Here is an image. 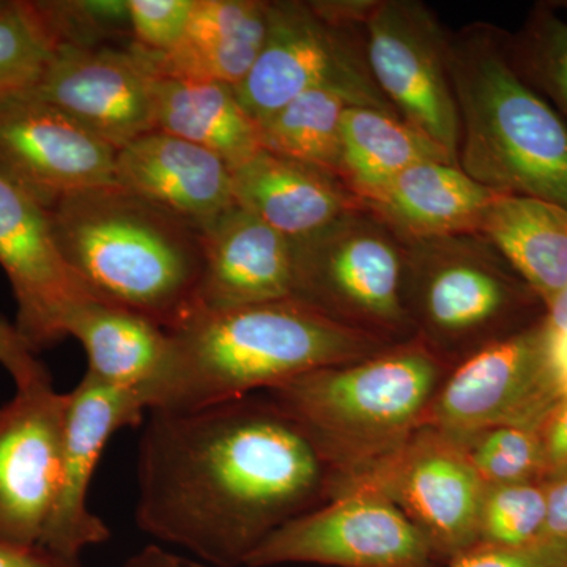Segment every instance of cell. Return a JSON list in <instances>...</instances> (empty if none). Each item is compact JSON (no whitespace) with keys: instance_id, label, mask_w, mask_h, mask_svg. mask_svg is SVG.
Listing matches in <instances>:
<instances>
[{"instance_id":"33","label":"cell","mask_w":567,"mask_h":567,"mask_svg":"<svg viewBox=\"0 0 567 567\" xmlns=\"http://www.w3.org/2000/svg\"><path fill=\"white\" fill-rule=\"evenodd\" d=\"M196 0H128L132 47L145 55L173 50L188 28Z\"/></svg>"},{"instance_id":"31","label":"cell","mask_w":567,"mask_h":567,"mask_svg":"<svg viewBox=\"0 0 567 567\" xmlns=\"http://www.w3.org/2000/svg\"><path fill=\"white\" fill-rule=\"evenodd\" d=\"M547 498L544 480L487 486L480 517V543L522 547L543 539Z\"/></svg>"},{"instance_id":"23","label":"cell","mask_w":567,"mask_h":567,"mask_svg":"<svg viewBox=\"0 0 567 567\" xmlns=\"http://www.w3.org/2000/svg\"><path fill=\"white\" fill-rule=\"evenodd\" d=\"M496 193L457 166L443 162L415 164L365 203L404 244L480 233Z\"/></svg>"},{"instance_id":"25","label":"cell","mask_w":567,"mask_h":567,"mask_svg":"<svg viewBox=\"0 0 567 567\" xmlns=\"http://www.w3.org/2000/svg\"><path fill=\"white\" fill-rule=\"evenodd\" d=\"M155 125L156 132L215 153L233 171L262 151L259 123L234 89L219 82L158 76Z\"/></svg>"},{"instance_id":"14","label":"cell","mask_w":567,"mask_h":567,"mask_svg":"<svg viewBox=\"0 0 567 567\" xmlns=\"http://www.w3.org/2000/svg\"><path fill=\"white\" fill-rule=\"evenodd\" d=\"M158 74L130 47L58 48L32 96L65 112L114 151L156 132Z\"/></svg>"},{"instance_id":"19","label":"cell","mask_w":567,"mask_h":567,"mask_svg":"<svg viewBox=\"0 0 567 567\" xmlns=\"http://www.w3.org/2000/svg\"><path fill=\"white\" fill-rule=\"evenodd\" d=\"M203 235V275L193 311L293 298V244L252 213L235 204Z\"/></svg>"},{"instance_id":"3","label":"cell","mask_w":567,"mask_h":567,"mask_svg":"<svg viewBox=\"0 0 567 567\" xmlns=\"http://www.w3.org/2000/svg\"><path fill=\"white\" fill-rule=\"evenodd\" d=\"M48 213L63 259L93 297L166 330L192 315L204 265L199 230L117 183Z\"/></svg>"},{"instance_id":"27","label":"cell","mask_w":567,"mask_h":567,"mask_svg":"<svg viewBox=\"0 0 567 567\" xmlns=\"http://www.w3.org/2000/svg\"><path fill=\"white\" fill-rule=\"evenodd\" d=\"M344 96L315 91L298 96L259 123L264 151L306 164L339 178Z\"/></svg>"},{"instance_id":"29","label":"cell","mask_w":567,"mask_h":567,"mask_svg":"<svg viewBox=\"0 0 567 567\" xmlns=\"http://www.w3.org/2000/svg\"><path fill=\"white\" fill-rule=\"evenodd\" d=\"M511 54L522 76L540 89L567 117V18L550 3L536 7Z\"/></svg>"},{"instance_id":"38","label":"cell","mask_w":567,"mask_h":567,"mask_svg":"<svg viewBox=\"0 0 567 567\" xmlns=\"http://www.w3.org/2000/svg\"><path fill=\"white\" fill-rule=\"evenodd\" d=\"M0 567H82L81 559L52 554L47 548L0 543Z\"/></svg>"},{"instance_id":"34","label":"cell","mask_w":567,"mask_h":567,"mask_svg":"<svg viewBox=\"0 0 567 567\" xmlns=\"http://www.w3.org/2000/svg\"><path fill=\"white\" fill-rule=\"evenodd\" d=\"M443 567H567V543L540 539L522 547L476 544Z\"/></svg>"},{"instance_id":"28","label":"cell","mask_w":567,"mask_h":567,"mask_svg":"<svg viewBox=\"0 0 567 567\" xmlns=\"http://www.w3.org/2000/svg\"><path fill=\"white\" fill-rule=\"evenodd\" d=\"M58 48L40 0H0V110L35 93Z\"/></svg>"},{"instance_id":"21","label":"cell","mask_w":567,"mask_h":567,"mask_svg":"<svg viewBox=\"0 0 567 567\" xmlns=\"http://www.w3.org/2000/svg\"><path fill=\"white\" fill-rule=\"evenodd\" d=\"M268 6L270 0H196L188 28L173 50L162 55L141 54L158 76L237 89L262 51Z\"/></svg>"},{"instance_id":"1","label":"cell","mask_w":567,"mask_h":567,"mask_svg":"<svg viewBox=\"0 0 567 567\" xmlns=\"http://www.w3.org/2000/svg\"><path fill=\"white\" fill-rule=\"evenodd\" d=\"M136 484L145 535L204 565L241 567L284 525L330 502L333 473L303 427L257 393L151 410Z\"/></svg>"},{"instance_id":"30","label":"cell","mask_w":567,"mask_h":567,"mask_svg":"<svg viewBox=\"0 0 567 567\" xmlns=\"http://www.w3.org/2000/svg\"><path fill=\"white\" fill-rule=\"evenodd\" d=\"M454 439L487 486L546 480L543 443L536 429L499 425Z\"/></svg>"},{"instance_id":"13","label":"cell","mask_w":567,"mask_h":567,"mask_svg":"<svg viewBox=\"0 0 567 567\" xmlns=\"http://www.w3.org/2000/svg\"><path fill=\"white\" fill-rule=\"evenodd\" d=\"M66 404L69 394L48 380L17 388L0 405V543L43 546L61 484Z\"/></svg>"},{"instance_id":"39","label":"cell","mask_w":567,"mask_h":567,"mask_svg":"<svg viewBox=\"0 0 567 567\" xmlns=\"http://www.w3.org/2000/svg\"><path fill=\"white\" fill-rule=\"evenodd\" d=\"M121 567H210L186 555L175 554L159 544H148L126 559Z\"/></svg>"},{"instance_id":"24","label":"cell","mask_w":567,"mask_h":567,"mask_svg":"<svg viewBox=\"0 0 567 567\" xmlns=\"http://www.w3.org/2000/svg\"><path fill=\"white\" fill-rule=\"evenodd\" d=\"M480 234L498 249L547 308L567 286V208L496 194Z\"/></svg>"},{"instance_id":"35","label":"cell","mask_w":567,"mask_h":567,"mask_svg":"<svg viewBox=\"0 0 567 567\" xmlns=\"http://www.w3.org/2000/svg\"><path fill=\"white\" fill-rule=\"evenodd\" d=\"M0 364L13 377L17 388L48 382L51 374L37 358L35 350L25 341L17 324L0 319Z\"/></svg>"},{"instance_id":"17","label":"cell","mask_w":567,"mask_h":567,"mask_svg":"<svg viewBox=\"0 0 567 567\" xmlns=\"http://www.w3.org/2000/svg\"><path fill=\"white\" fill-rule=\"evenodd\" d=\"M66 394L61 484L41 547L80 559L85 548L106 543L111 536L87 503L104 447L115 432L141 424L148 410L136 393L104 385L87 374Z\"/></svg>"},{"instance_id":"5","label":"cell","mask_w":567,"mask_h":567,"mask_svg":"<svg viewBox=\"0 0 567 567\" xmlns=\"http://www.w3.org/2000/svg\"><path fill=\"white\" fill-rule=\"evenodd\" d=\"M453 365L417 339L264 391L312 440L333 473L331 498L427 424Z\"/></svg>"},{"instance_id":"15","label":"cell","mask_w":567,"mask_h":567,"mask_svg":"<svg viewBox=\"0 0 567 567\" xmlns=\"http://www.w3.org/2000/svg\"><path fill=\"white\" fill-rule=\"evenodd\" d=\"M115 155L106 142L35 96L0 110V174L47 210L73 194L115 183Z\"/></svg>"},{"instance_id":"7","label":"cell","mask_w":567,"mask_h":567,"mask_svg":"<svg viewBox=\"0 0 567 567\" xmlns=\"http://www.w3.org/2000/svg\"><path fill=\"white\" fill-rule=\"evenodd\" d=\"M372 6L374 0H270L262 51L234 89L254 121L315 91L399 117L369 69L364 24Z\"/></svg>"},{"instance_id":"16","label":"cell","mask_w":567,"mask_h":567,"mask_svg":"<svg viewBox=\"0 0 567 567\" xmlns=\"http://www.w3.org/2000/svg\"><path fill=\"white\" fill-rule=\"evenodd\" d=\"M0 267L17 300L14 324L37 353L65 339L66 317L93 297L63 259L50 213L2 174Z\"/></svg>"},{"instance_id":"26","label":"cell","mask_w":567,"mask_h":567,"mask_svg":"<svg viewBox=\"0 0 567 567\" xmlns=\"http://www.w3.org/2000/svg\"><path fill=\"white\" fill-rule=\"evenodd\" d=\"M427 162L457 164L442 145L401 117L375 107H347L342 117L339 181L361 203L374 199L409 167Z\"/></svg>"},{"instance_id":"10","label":"cell","mask_w":567,"mask_h":567,"mask_svg":"<svg viewBox=\"0 0 567 567\" xmlns=\"http://www.w3.org/2000/svg\"><path fill=\"white\" fill-rule=\"evenodd\" d=\"M486 491L461 443L425 424L385 461L339 488L333 498L350 492L382 496L424 533L446 565L480 543Z\"/></svg>"},{"instance_id":"4","label":"cell","mask_w":567,"mask_h":567,"mask_svg":"<svg viewBox=\"0 0 567 567\" xmlns=\"http://www.w3.org/2000/svg\"><path fill=\"white\" fill-rule=\"evenodd\" d=\"M450 71L458 167L496 194L567 208V125L522 76L509 37L484 22L450 32Z\"/></svg>"},{"instance_id":"12","label":"cell","mask_w":567,"mask_h":567,"mask_svg":"<svg viewBox=\"0 0 567 567\" xmlns=\"http://www.w3.org/2000/svg\"><path fill=\"white\" fill-rule=\"evenodd\" d=\"M443 567L424 533L393 503L368 492L330 499L268 537L246 567Z\"/></svg>"},{"instance_id":"32","label":"cell","mask_w":567,"mask_h":567,"mask_svg":"<svg viewBox=\"0 0 567 567\" xmlns=\"http://www.w3.org/2000/svg\"><path fill=\"white\" fill-rule=\"evenodd\" d=\"M59 48L130 47L128 0H40Z\"/></svg>"},{"instance_id":"37","label":"cell","mask_w":567,"mask_h":567,"mask_svg":"<svg viewBox=\"0 0 567 567\" xmlns=\"http://www.w3.org/2000/svg\"><path fill=\"white\" fill-rule=\"evenodd\" d=\"M547 518L543 539L567 543V470L544 480Z\"/></svg>"},{"instance_id":"6","label":"cell","mask_w":567,"mask_h":567,"mask_svg":"<svg viewBox=\"0 0 567 567\" xmlns=\"http://www.w3.org/2000/svg\"><path fill=\"white\" fill-rule=\"evenodd\" d=\"M402 300L415 339L450 365L544 319L533 316L539 298L480 233L405 244Z\"/></svg>"},{"instance_id":"18","label":"cell","mask_w":567,"mask_h":567,"mask_svg":"<svg viewBox=\"0 0 567 567\" xmlns=\"http://www.w3.org/2000/svg\"><path fill=\"white\" fill-rule=\"evenodd\" d=\"M114 181L200 234L235 207L229 164L163 132L144 134L117 151Z\"/></svg>"},{"instance_id":"40","label":"cell","mask_w":567,"mask_h":567,"mask_svg":"<svg viewBox=\"0 0 567 567\" xmlns=\"http://www.w3.org/2000/svg\"><path fill=\"white\" fill-rule=\"evenodd\" d=\"M544 322L551 336L567 339V286L547 306Z\"/></svg>"},{"instance_id":"22","label":"cell","mask_w":567,"mask_h":567,"mask_svg":"<svg viewBox=\"0 0 567 567\" xmlns=\"http://www.w3.org/2000/svg\"><path fill=\"white\" fill-rule=\"evenodd\" d=\"M65 336L87 353L85 374L104 385L132 391L151 409L153 390L169 354V333L145 316L87 298L66 317Z\"/></svg>"},{"instance_id":"11","label":"cell","mask_w":567,"mask_h":567,"mask_svg":"<svg viewBox=\"0 0 567 567\" xmlns=\"http://www.w3.org/2000/svg\"><path fill=\"white\" fill-rule=\"evenodd\" d=\"M364 33L369 69L386 102L457 162L461 125L442 21L420 0H374Z\"/></svg>"},{"instance_id":"41","label":"cell","mask_w":567,"mask_h":567,"mask_svg":"<svg viewBox=\"0 0 567 567\" xmlns=\"http://www.w3.org/2000/svg\"><path fill=\"white\" fill-rule=\"evenodd\" d=\"M550 346L555 369H557L559 391H561L563 401H567V339L555 338L550 334Z\"/></svg>"},{"instance_id":"2","label":"cell","mask_w":567,"mask_h":567,"mask_svg":"<svg viewBox=\"0 0 567 567\" xmlns=\"http://www.w3.org/2000/svg\"><path fill=\"white\" fill-rule=\"evenodd\" d=\"M167 333L169 354L148 412L223 404L398 346L334 322L293 298L193 311Z\"/></svg>"},{"instance_id":"20","label":"cell","mask_w":567,"mask_h":567,"mask_svg":"<svg viewBox=\"0 0 567 567\" xmlns=\"http://www.w3.org/2000/svg\"><path fill=\"white\" fill-rule=\"evenodd\" d=\"M238 207L298 241L364 205L333 175L260 151L233 171Z\"/></svg>"},{"instance_id":"8","label":"cell","mask_w":567,"mask_h":567,"mask_svg":"<svg viewBox=\"0 0 567 567\" xmlns=\"http://www.w3.org/2000/svg\"><path fill=\"white\" fill-rule=\"evenodd\" d=\"M293 244V300L388 344L415 339L402 300L405 244L365 205Z\"/></svg>"},{"instance_id":"42","label":"cell","mask_w":567,"mask_h":567,"mask_svg":"<svg viewBox=\"0 0 567 567\" xmlns=\"http://www.w3.org/2000/svg\"><path fill=\"white\" fill-rule=\"evenodd\" d=\"M550 6L554 7L555 10L565 13V17L567 18V2H554L550 3Z\"/></svg>"},{"instance_id":"9","label":"cell","mask_w":567,"mask_h":567,"mask_svg":"<svg viewBox=\"0 0 567 567\" xmlns=\"http://www.w3.org/2000/svg\"><path fill=\"white\" fill-rule=\"evenodd\" d=\"M561 402L550 334L540 319L453 365L427 424L453 436L499 425L539 431Z\"/></svg>"},{"instance_id":"36","label":"cell","mask_w":567,"mask_h":567,"mask_svg":"<svg viewBox=\"0 0 567 567\" xmlns=\"http://www.w3.org/2000/svg\"><path fill=\"white\" fill-rule=\"evenodd\" d=\"M546 477L567 470V401L548 415L539 429Z\"/></svg>"}]
</instances>
